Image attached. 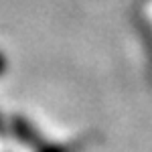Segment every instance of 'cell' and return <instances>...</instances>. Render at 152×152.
Listing matches in <instances>:
<instances>
[{
	"instance_id": "cell-1",
	"label": "cell",
	"mask_w": 152,
	"mask_h": 152,
	"mask_svg": "<svg viewBox=\"0 0 152 152\" xmlns=\"http://www.w3.org/2000/svg\"><path fill=\"white\" fill-rule=\"evenodd\" d=\"M4 65H6V61H4L2 55H0V73H4Z\"/></svg>"
}]
</instances>
